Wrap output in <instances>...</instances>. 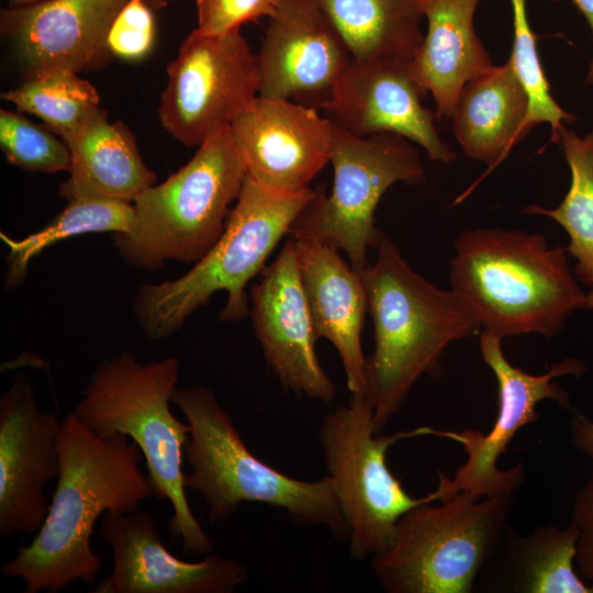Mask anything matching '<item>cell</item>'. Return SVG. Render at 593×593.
Instances as JSON below:
<instances>
[{
  "label": "cell",
  "instance_id": "28",
  "mask_svg": "<svg viewBox=\"0 0 593 593\" xmlns=\"http://www.w3.org/2000/svg\"><path fill=\"white\" fill-rule=\"evenodd\" d=\"M1 98L42 119L46 127L63 141L75 134L86 119L100 107V97L88 80L65 67H54L25 80Z\"/></svg>",
  "mask_w": 593,
  "mask_h": 593
},
{
  "label": "cell",
  "instance_id": "18",
  "mask_svg": "<svg viewBox=\"0 0 593 593\" xmlns=\"http://www.w3.org/2000/svg\"><path fill=\"white\" fill-rule=\"evenodd\" d=\"M410 65L406 60L353 59L323 111L349 134L395 133L421 145L430 160L450 164L456 155L440 138L436 112L423 105L426 90Z\"/></svg>",
  "mask_w": 593,
  "mask_h": 593
},
{
  "label": "cell",
  "instance_id": "24",
  "mask_svg": "<svg viewBox=\"0 0 593 593\" xmlns=\"http://www.w3.org/2000/svg\"><path fill=\"white\" fill-rule=\"evenodd\" d=\"M578 537L572 523L541 526L526 536L506 530L503 556L488 586L517 593H593V582L575 569Z\"/></svg>",
  "mask_w": 593,
  "mask_h": 593
},
{
  "label": "cell",
  "instance_id": "37",
  "mask_svg": "<svg viewBox=\"0 0 593 593\" xmlns=\"http://www.w3.org/2000/svg\"><path fill=\"white\" fill-rule=\"evenodd\" d=\"M43 0H7L8 5H24L31 4Z\"/></svg>",
  "mask_w": 593,
  "mask_h": 593
},
{
  "label": "cell",
  "instance_id": "26",
  "mask_svg": "<svg viewBox=\"0 0 593 593\" xmlns=\"http://www.w3.org/2000/svg\"><path fill=\"white\" fill-rule=\"evenodd\" d=\"M134 221L133 203L109 199H77L38 231L22 238L0 233L8 247L4 288L22 284L33 258L54 244L79 235L130 232Z\"/></svg>",
  "mask_w": 593,
  "mask_h": 593
},
{
  "label": "cell",
  "instance_id": "39",
  "mask_svg": "<svg viewBox=\"0 0 593 593\" xmlns=\"http://www.w3.org/2000/svg\"><path fill=\"white\" fill-rule=\"evenodd\" d=\"M171 1H177V0H158V7H159V9H161V8L165 7L168 2H171Z\"/></svg>",
  "mask_w": 593,
  "mask_h": 593
},
{
  "label": "cell",
  "instance_id": "34",
  "mask_svg": "<svg viewBox=\"0 0 593 593\" xmlns=\"http://www.w3.org/2000/svg\"><path fill=\"white\" fill-rule=\"evenodd\" d=\"M570 438L573 446L593 460V421L579 412H573L569 421Z\"/></svg>",
  "mask_w": 593,
  "mask_h": 593
},
{
  "label": "cell",
  "instance_id": "6",
  "mask_svg": "<svg viewBox=\"0 0 593 593\" xmlns=\"http://www.w3.org/2000/svg\"><path fill=\"white\" fill-rule=\"evenodd\" d=\"M172 403L190 426L184 457L191 471L184 474V488L200 493L212 524L226 521L242 503L257 502L286 511L294 523L322 525L332 537L348 539L328 475L303 481L262 462L205 385L176 388Z\"/></svg>",
  "mask_w": 593,
  "mask_h": 593
},
{
  "label": "cell",
  "instance_id": "17",
  "mask_svg": "<svg viewBox=\"0 0 593 593\" xmlns=\"http://www.w3.org/2000/svg\"><path fill=\"white\" fill-rule=\"evenodd\" d=\"M247 176L283 192L310 189L329 161L333 124L318 110L257 96L230 125Z\"/></svg>",
  "mask_w": 593,
  "mask_h": 593
},
{
  "label": "cell",
  "instance_id": "29",
  "mask_svg": "<svg viewBox=\"0 0 593 593\" xmlns=\"http://www.w3.org/2000/svg\"><path fill=\"white\" fill-rule=\"evenodd\" d=\"M513 9L514 42L508 61L519 78L529 99L526 128L529 132L540 123L551 127L550 142L558 143V134L577 118L563 110L550 94L549 82L541 67L536 36L533 33L526 10V0H511Z\"/></svg>",
  "mask_w": 593,
  "mask_h": 593
},
{
  "label": "cell",
  "instance_id": "5",
  "mask_svg": "<svg viewBox=\"0 0 593 593\" xmlns=\"http://www.w3.org/2000/svg\"><path fill=\"white\" fill-rule=\"evenodd\" d=\"M315 194L312 188L283 192L246 177L225 228L215 244L182 276L141 286L133 315L152 340L170 337L217 291L227 292L220 314L235 322L249 314L245 288Z\"/></svg>",
  "mask_w": 593,
  "mask_h": 593
},
{
  "label": "cell",
  "instance_id": "4",
  "mask_svg": "<svg viewBox=\"0 0 593 593\" xmlns=\"http://www.w3.org/2000/svg\"><path fill=\"white\" fill-rule=\"evenodd\" d=\"M179 373L177 357L143 363L134 353L122 351L96 367L72 413L97 435L124 434L141 448L153 496L171 505V537L181 539L187 553L208 555L213 541L186 496L182 467L190 426L170 410Z\"/></svg>",
  "mask_w": 593,
  "mask_h": 593
},
{
  "label": "cell",
  "instance_id": "7",
  "mask_svg": "<svg viewBox=\"0 0 593 593\" xmlns=\"http://www.w3.org/2000/svg\"><path fill=\"white\" fill-rule=\"evenodd\" d=\"M246 177L230 126L212 133L186 165L134 200L130 232L113 234L119 256L144 271L197 262L222 235Z\"/></svg>",
  "mask_w": 593,
  "mask_h": 593
},
{
  "label": "cell",
  "instance_id": "8",
  "mask_svg": "<svg viewBox=\"0 0 593 593\" xmlns=\"http://www.w3.org/2000/svg\"><path fill=\"white\" fill-rule=\"evenodd\" d=\"M514 493L468 492L405 512L390 546L370 559L389 593H469L506 532Z\"/></svg>",
  "mask_w": 593,
  "mask_h": 593
},
{
  "label": "cell",
  "instance_id": "27",
  "mask_svg": "<svg viewBox=\"0 0 593 593\" xmlns=\"http://www.w3.org/2000/svg\"><path fill=\"white\" fill-rule=\"evenodd\" d=\"M558 143L570 168L568 192L555 209L532 204L524 212L548 216L564 228L567 253L575 259L574 275L593 286V130L581 137L564 125Z\"/></svg>",
  "mask_w": 593,
  "mask_h": 593
},
{
  "label": "cell",
  "instance_id": "19",
  "mask_svg": "<svg viewBox=\"0 0 593 593\" xmlns=\"http://www.w3.org/2000/svg\"><path fill=\"white\" fill-rule=\"evenodd\" d=\"M127 0H43L8 5L0 31L27 77L54 67L100 70L114 57L111 25Z\"/></svg>",
  "mask_w": 593,
  "mask_h": 593
},
{
  "label": "cell",
  "instance_id": "22",
  "mask_svg": "<svg viewBox=\"0 0 593 593\" xmlns=\"http://www.w3.org/2000/svg\"><path fill=\"white\" fill-rule=\"evenodd\" d=\"M64 142L71 165L59 195L67 202L96 198L133 203L156 183V174L143 160L134 134L122 121L110 122L101 107Z\"/></svg>",
  "mask_w": 593,
  "mask_h": 593
},
{
  "label": "cell",
  "instance_id": "12",
  "mask_svg": "<svg viewBox=\"0 0 593 593\" xmlns=\"http://www.w3.org/2000/svg\"><path fill=\"white\" fill-rule=\"evenodd\" d=\"M479 347L497 382V416L486 434L472 429L459 433L435 430L434 435L459 443L467 455L452 478L439 472L438 501L460 492L477 497L515 493L525 481L524 468L516 465L510 470H500L499 458L521 428L537 421L536 406L540 401L549 399L562 409L572 410L569 393L555 379L568 374L580 377L586 371L583 361L566 357L552 363L545 373L530 374L505 358L501 337L485 331L479 334Z\"/></svg>",
  "mask_w": 593,
  "mask_h": 593
},
{
  "label": "cell",
  "instance_id": "9",
  "mask_svg": "<svg viewBox=\"0 0 593 593\" xmlns=\"http://www.w3.org/2000/svg\"><path fill=\"white\" fill-rule=\"evenodd\" d=\"M432 435V428L385 435L377 433L368 392L351 393L322 421L318 440L327 475L349 530L355 560L372 558L391 544L400 517L410 508L439 500L437 490L413 497L387 463L389 448L399 440Z\"/></svg>",
  "mask_w": 593,
  "mask_h": 593
},
{
  "label": "cell",
  "instance_id": "15",
  "mask_svg": "<svg viewBox=\"0 0 593 593\" xmlns=\"http://www.w3.org/2000/svg\"><path fill=\"white\" fill-rule=\"evenodd\" d=\"M99 534L112 549L113 569L92 593H232L248 579L240 561L220 553L199 562L178 559L147 511H108Z\"/></svg>",
  "mask_w": 593,
  "mask_h": 593
},
{
  "label": "cell",
  "instance_id": "31",
  "mask_svg": "<svg viewBox=\"0 0 593 593\" xmlns=\"http://www.w3.org/2000/svg\"><path fill=\"white\" fill-rule=\"evenodd\" d=\"M155 37L153 9L145 0H127L111 25L108 44L114 57L139 60L152 52Z\"/></svg>",
  "mask_w": 593,
  "mask_h": 593
},
{
  "label": "cell",
  "instance_id": "38",
  "mask_svg": "<svg viewBox=\"0 0 593 593\" xmlns=\"http://www.w3.org/2000/svg\"><path fill=\"white\" fill-rule=\"evenodd\" d=\"M153 10H159L158 0H145Z\"/></svg>",
  "mask_w": 593,
  "mask_h": 593
},
{
  "label": "cell",
  "instance_id": "21",
  "mask_svg": "<svg viewBox=\"0 0 593 593\" xmlns=\"http://www.w3.org/2000/svg\"><path fill=\"white\" fill-rule=\"evenodd\" d=\"M480 0H421L427 31L411 60L417 82L430 92L438 119H451L465 85L493 66L474 29Z\"/></svg>",
  "mask_w": 593,
  "mask_h": 593
},
{
  "label": "cell",
  "instance_id": "23",
  "mask_svg": "<svg viewBox=\"0 0 593 593\" xmlns=\"http://www.w3.org/2000/svg\"><path fill=\"white\" fill-rule=\"evenodd\" d=\"M528 110V94L508 60L468 81L451 118L465 155L489 170L497 166L527 135Z\"/></svg>",
  "mask_w": 593,
  "mask_h": 593
},
{
  "label": "cell",
  "instance_id": "10",
  "mask_svg": "<svg viewBox=\"0 0 593 593\" xmlns=\"http://www.w3.org/2000/svg\"><path fill=\"white\" fill-rule=\"evenodd\" d=\"M410 142L395 133L358 137L333 124L331 194L315 191L291 226V238L316 239L342 249L361 272L369 265L368 249L377 248L383 236L374 220L382 195L396 182L425 179L418 152Z\"/></svg>",
  "mask_w": 593,
  "mask_h": 593
},
{
  "label": "cell",
  "instance_id": "14",
  "mask_svg": "<svg viewBox=\"0 0 593 593\" xmlns=\"http://www.w3.org/2000/svg\"><path fill=\"white\" fill-rule=\"evenodd\" d=\"M60 424L56 412L37 407L30 378L15 376L0 398V538L43 525L49 507L43 489L59 474Z\"/></svg>",
  "mask_w": 593,
  "mask_h": 593
},
{
  "label": "cell",
  "instance_id": "20",
  "mask_svg": "<svg viewBox=\"0 0 593 593\" xmlns=\"http://www.w3.org/2000/svg\"><path fill=\"white\" fill-rule=\"evenodd\" d=\"M291 239L317 338H326L336 348L350 393L368 392L367 358L361 347L368 299L360 272L329 245L311 238Z\"/></svg>",
  "mask_w": 593,
  "mask_h": 593
},
{
  "label": "cell",
  "instance_id": "2",
  "mask_svg": "<svg viewBox=\"0 0 593 593\" xmlns=\"http://www.w3.org/2000/svg\"><path fill=\"white\" fill-rule=\"evenodd\" d=\"M378 256L361 272L374 348L367 358L368 393L377 433L404 405L416 381L439 374L449 344L481 332L451 290L415 272L398 247L382 236Z\"/></svg>",
  "mask_w": 593,
  "mask_h": 593
},
{
  "label": "cell",
  "instance_id": "32",
  "mask_svg": "<svg viewBox=\"0 0 593 593\" xmlns=\"http://www.w3.org/2000/svg\"><path fill=\"white\" fill-rule=\"evenodd\" d=\"M198 30L223 34L260 18H271L281 0H195Z\"/></svg>",
  "mask_w": 593,
  "mask_h": 593
},
{
  "label": "cell",
  "instance_id": "11",
  "mask_svg": "<svg viewBox=\"0 0 593 593\" xmlns=\"http://www.w3.org/2000/svg\"><path fill=\"white\" fill-rule=\"evenodd\" d=\"M239 30L205 34L195 29L167 65L158 116L187 147L228 127L259 93L257 55Z\"/></svg>",
  "mask_w": 593,
  "mask_h": 593
},
{
  "label": "cell",
  "instance_id": "30",
  "mask_svg": "<svg viewBox=\"0 0 593 593\" xmlns=\"http://www.w3.org/2000/svg\"><path fill=\"white\" fill-rule=\"evenodd\" d=\"M0 147L7 160L31 172L69 171L71 155L66 143L19 112L1 109Z\"/></svg>",
  "mask_w": 593,
  "mask_h": 593
},
{
  "label": "cell",
  "instance_id": "13",
  "mask_svg": "<svg viewBox=\"0 0 593 593\" xmlns=\"http://www.w3.org/2000/svg\"><path fill=\"white\" fill-rule=\"evenodd\" d=\"M257 55L258 96L324 109L353 60L317 0H281Z\"/></svg>",
  "mask_w": 593,
  "mask_h": 593
},
{
  "label": "cell",
  "instance_id": "25",
  "mask_svg": "<svg viewBox=\"0 0 593 593\" xmlns=\"http://www.w3.org/2000/svg\"><path fill=\"white\" fill-rule=\"evenodd\" d=\"M358 61H411L422 44L421 0H317Z\"/></svg>",
  "mask_w": 593,
  "mask_h": 593
},
{
  "label": "cell",
  "instance_id": "3",
  "mask_svg": "<svg viewBox=\"0 0 593 593\" xmlns=\"http://www.w3.org/2000/svg\"><path fill=\"white\" fill-rule=\"evenodd\" d=\"M451 291L481 331L502 339L537 333L551 338L584 306L585 293L567 249L517 230L462 232L449 264Z\"/></svg>",
  "mask_w": 593,
  "mask_h": 593
},
{
  "label": "cell",
  "instance_id": "35",
  "mask_svg": "<svg viewBox=\"0 0 593 593\" xmlns=\"http://www.w3.org/2000/svg\"><path fill=\"white\" fill-rule=\"evenodd\" d=\"M573 2L585 16L593 34V0H573ZM586 83L593 85V56L588 71Z\"/></svg>",
  "mask_w": 593,
  "mask_h": 593
},
{
  "label": "cell",
  "instance_id": "36",
  "mask_svg": "<svg viewBox=\"0 0 593 593\" xmlns=\"http://www.w3.org/2000/svg\"><path fill=\"white\" fill-rule=\"evenodd\" d=\"M585 309H593V286L592 289L585 293L584 306Z\"/></svg>",
  "mask_w": 593,
  "mask_h": 593
},
{
  "label": "cell",
  "instance_id": "33",
  "mask_svg": "<svg viewBox=\"0 0 593 593\" xmlns=\"http://www.w3.org/2000/svg\"><path fill=\"white\" fill-rule=\"evenodd\" d=\"M570 523L579 532L577 571L583 579L593 582V473L575 493Z\"/></svg>",
  "mask_w": 593,
  "mask_h": 593
},
{
  "label": "cell",
  "instance_id": "16",
  "mask_svg": "<svg viewBox=\"0 0 593 593\" xmlns=\"http://www.w3.org/2000/svg\"><path fill=\"white\" fill-rule=\"evenodd\" d=\"M253 328L267 363L286 391L331 402L335 385L321 366L293 239L251 288Z\"/></svg>",
  "mask_w": 593,
  "mask_h": 593
},
{
  "label": "cell",
  "instance_id": "1",
  "mask_svg": "<svg viewBox=\"0 0 593 593\" xmlns=\"http://www.w3.org/2000/svg\"><path fill=\"white\" fill-rule=\"evenodd\" d=\"M58 450L59 474L45 521L2 567L4 577L24 581V593L93 583L102 568L90 542L97 521L108 511H137L153 496L139 467L143 452L124 434L101 437L70 411L61 419Z\"/></svg>",
  "mask_w": 593,
  "mask_h": 593
}]
</instances>
